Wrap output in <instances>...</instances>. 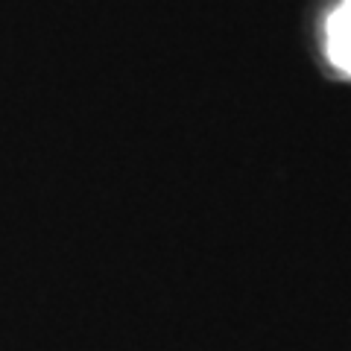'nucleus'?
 Here are the masks:
<instances>
[{"instance_id": "f257e3e1", "label": "nucleus", "mask_w": 351, "mask_h": 351, "mask_svg": "<svg viewBox=\"0 0 351 351\" xmlns=\"http://www.w3.org/2000/svg\"><path fill=\"white\" fill-rule=\"evenodd\" d=\"M328 53L337 68L351 73V0H343L328 21Z\"/></svg>"}]
</instances>
